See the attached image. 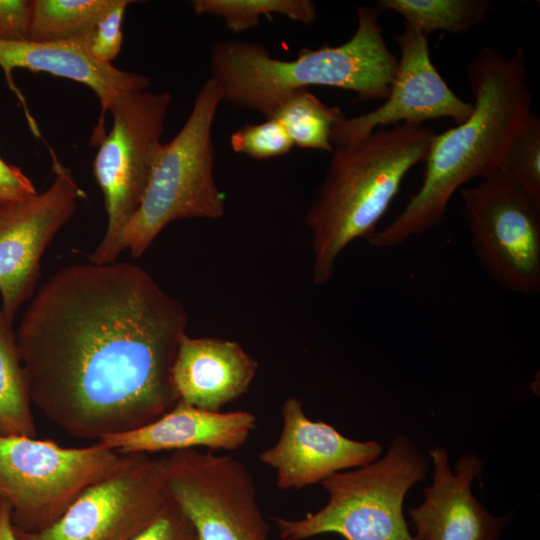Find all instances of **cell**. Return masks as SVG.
Returning <instances> with one entry per match:
<instances>
[{
  "instance_id": "1",
  "label": "cell",
  "mask_w": 540,
  "mask_h": 540,
  "mask_svg": "<svg viewBox=\"0 0 540 540\" xmlns=\"http://www.w3.org/2000/svg\"><path fill=\"white\" fill-rule=\"evenodd\" d=\"M186 324L183 305L138 265L59 269L15 331L31 403L81 439L153 422L179 400L172 367Z\"/></svg>"
},
{
  "instance_id": "2",
  "label": "cell",
  "mask_w": 540,
  "mask_h": 540,
  "mask_svg": "<svg viewBox=\"0 0 540 540\" xmlns=\"http://www.w3.org/2000/svg\"><path fill=\"white\" fill-rule=\"evenodd\" d=\"M526 57L485 46L469 62L466 80L472 112L455 127L434 134L424 159L423 179L403 210L366 239L376 248L402 245L438 226L456 191L498 171L504 150L531 110Z\"/></svg>"
},
{
  "instance_id": "3",
  "label": "cell",
  "mask_w": 540,
  "mask_h": 540,
  "mask_svg": "<svg viewBox=\"0 0 540 540\" xmlns=\"http://www.w3.org/2000/svg\"><path fill=\"white\" fill-rule=\"evenodd\" d=\"M379 14L374 6L358 7L356 30L346 42L302 49L291 60L272 57L256 42L216 41L209 54L210 78L223 101L258 111L266 119L287 97L310 86L352 91L360 101H384L397 57L385 42Z\"/></svg>"
},
{
  "instance_id": "4",
  "label": "cell",
  "mask_w": 540,
  "mask_h": 540,
  "mask_svg": "<svg viewBox=\"0 0 540 540\" xmlns=\"http://www.w3.org/2000/svg\"><path fill=\"white\" fill-rule=\"evenodd\" d=\"M434 134L424 124H399L334 147L305 217L315 285L332 279L350 243L377 229L405 176L424 161Z\"/></svg>"
},
{
  "instance_id": "5",
  "label": "cell",
  "mask_w": 540,
  "mask_h": 540,
  "mask_svg": "<svg viewBox=\"0 0 540 540\" xmlns=\"http://www.w3.org/2000/svg\"><path fill=\"white\" fill-rule=\"evenodd\" d=\"M429 457L396 435L387 453L361 467L338 472L320 484L329 495L316 512L299 519L272 517L281 540L335 533L344 540H417L408 529L403 503L427 475Z\"/></svg>"
},
{
  "instance_id": "6",
  "label": "cell",
  "mask_w": 540,
  "mask_h": 540,
  "mask_svg": "<svg viewBox=\"0 0 540 540\" xmlns=\"http://www.w3.org/2000/svg\"><path fill=\"white\" fill-rule=\"evenodd\" d=\"M223 101L212 78L201 86L183 127L162 143L140 205L122 237L124 250L135 258L150 247L172 221L219 219L224 195L214 178L212 126Z\"/></svg>"
},
{
  "instance_id": "7",
  "label": "cell",
  "mask_w": 540,
  "mask_h": 540,
  "mask_svg": "<svg viewBox=\"0 0 540 540\" xmlns=\"http://www.w3.org/2000/svg\"><path fill=\"white\" fill-rule=\"evenodd\" d=\"M127 456L98 442L65 448L35 437L0 435V501L10 507L15 529L45 530Z\"/></svg>"
},
{
  "instance_id": "8",
  "label": "cell",
  "mask_w": 540,
  "mask_h": 540,
  "mask_svg": "<svg viewBox=\"0 0 540 540\" xmlns=\"http://www.w3.org/2000/svg\"><path fill=\"white\" fill-rule=\"evenodd\" d=\"M171 102L168 92L133 90L111 104V130L99 142L93 174L104 196L107 226L89 262L116 261L124 250L122 237L137 211L162 145L164 121Z\"/></svg>"
},
{
  "instance_id": "9",
  "label": "cell",
  "mask_w": 540,
  "mask_h": 540,
  "mask_svg": "<svg viewBox=\"0 0 540 540\" xmlns=\"http://www.w3.org/2000/svg\"><path fill=\"white\" fill-rule=\"evenodd\" d=\"M474 253L509 292L540 291V204L499 171L459 190Z\"/></svg>"
},
{
  "instance_id": "10",
  "label": "cell",
  "mask_w": 540,
  "mask_h": 540,
  "mask_svg": "<svg viewBox=\"0 0 540 540\" xmlns=\"http://www.w3.org/2000/svg\"><path fill=\"white\" fill-rule=\"evenodd\" d=\"M163 461L169 494L198 540H269L254 478L242 461L199 449L172 451Z\"/></svg>"
},
{
  "instance_id": "11",
  "label": "cell",
  "mask_w": 540,
  "mask_h": 540,
  "mask_svg": "<svg viewBox=\"0 0 540 540\" xmlns=\"http://www.w3.org/2000/svg\"><path fill=\"white\" fill-rule=\"evenodd\" d=\"M169 496L163 456L128 454L119 469L85 490L47 529L13 528L17 540H133Z\"/></svg>"
},
{
  "instance_id": "12",
  "label": "cell",
  "mask_w": 540,
  "mask_h": 540,
  "mask_svg": "<svg viewBox=\"0 0 540 540\" xmlns=\"http://www.w3.org/2000/svg\"><path fill=\"white\" fill-rule=\"evenodd\" d=\"M53 172V182L44 192L0 202V310L10 323L35 292L46 247L84 196L55 155Z\"/></svg>"
},
{
  "instance_id": "13",
  "label": "cell",
  "mask_w": 540,
  "mask_h": 540,
  "mask_svg": "<svg viewBox=\"0 0 540 540\" xmlns=\"http://www.w3.org/2000/svg\"><path fill=\"white\" fill-rule=\"evenodd\" d=\"M394 40L400 56L387 98L374 110L337 121L331 133L334 147L381 128L440 118L460 124L471 114L472 103L458 97L432 63L427 35L405 25Z\"/></svg>"
},
{
  "instance_id": "14",
  "label": "cell",
  "mask_w": 540,
  "mask_h": 540,
  "mask_svg": "<svg viewBox=\"0 0 540 540\" xmlns=\"http://www.w3.org/2000/svg\"><path fill=\"white\" fill-rule=\"evenodd\" d=\"M281 416L277 442L259 455L261 463L274 471L280 490L321 483L338 472L375 461L382 452L377 441L353 440L328 423L309 419L295 397L283 402Z\"/></svg>"
},
{
  "instance_id": "15",
  "label": "cell",
  "mask_w": 540,
  "mask_h": 540,
  "mask_svg": "<svg viewBox=\"0 0 540 540\" xmlns=\"http://www.w3.org/2000/svg\"><path fill=\"white\" fill-rule=\"evenodd\" d=\"M433 466L432 483L424 500L409 510L417 540H499L507 517L491 515L472 493V482L483 470L475 454L458 458L452 471L447 450L428 451Z\"/></svg>"
},
{
  "instance_id": "16",
  "label": "cell",
  "mask_w": 540,
  "mask_h": 540,
  "mask_svg": "<svg viewBox=\"0 0 540 540\" xmlns=\"http://www.w3.org/2000/svg\"><path fill=\"white\" fill-rule=\"evenodd\" d=\"M256 423V416L249 411H210L178 400L153 422L104 437L98 443L123 454L198 448L234 451L247 442Z\"/></svg>"
},
{
  "instance_id": "17",
  "label": "cell",
  "mask_w": 540,
  "mask_h": 540,
  "mask_svg": "<svg viewBox=\"0 0 540 540\" xmlns=\"http://www.w3.org/2000/svg\"><path fill=\"white\" fill-rule=\"evenodd\" d=\"M0 67L7 77L14 69L45 72L88 86L97 95L101 116L92 135V143L105 136L104 118L113 101L121 94L148 88L149 79L141 74L116 68L96 60L73 39L31 41L0 39Z\"/></svg>"
},
{
  "instance_id": "18",
  "label": "cell",
  "mask_w": 540,
  "mask_h": 540,
  "mask_svg": "<svg viewBox=\"0 0 540 540\" xmlns=\"http://www.w3.org/2000/svg\"><path fill=\"white\" fill-rule=\"evenodd\" d=\"M257 370V361L238 342L185 334L174 359L172 380L179 400L221 411L248 391Z\"/></svg>"
},
{
  "instance_id": "19",
  "label": "cell",
  "mask_w": 540,
  "mask_h": 540,
  "mask_svg": "<svg viewBox=\"0 0 540 540\" xmlns=\"http://www.w3.org/2000/svg\"><path fill=\"white\" fill-rule=\"evenodd\" d=\"M379 12L392 11L401 15L406 25L429 36L443 31L461 34L478 26L492 9L488 0H378Z\"/></svg>"
},
{
  "instance_id": "20",
  "label": "cell",
  "mask_w": 540,
  "mask_h": 540,
  "mask_svg": "<svg viewBox=\"0 0 540 540\" xmlns=\"http://www.w3.org/2000/svg\"><path fill=\"white\" fill-rule=\"evenodd\" d=\"M0 310V435L36 437L15 331Z\"/></svg>"
},
{
  "instance_id": "21",
  "label": "cell",
  "mask_w": 540,
  "mask_h": 540,
  "mask_svg": "<svg viewBox=\"0 0 540 540\" xmlns=\"http://www.w3.org/2000/svg\"><path fill=\"white\" fill-rule=\"evenodd\" d=\"M116 0H32L28 40L66 41L85 34Z\"/></svg>"
},
{
  "instance_id": "22",
  "label": "cell",
  "mask_w": 540,
  "mask_h": 540,
  "mask_svg": "<svg viewBox=\"0 0 540 540\" xmlns=\"http://www.w3.org/2000/svg\"><path fill=\"white\" fill-rule=\"evenodd\" d=\"M343 116L338 107L326 105L308 89H303L287 97L271 118L281 123L293 145L331 153L334 149L332 128Z\"/></svg>"
},
{
  "instance_id": "23",
  "label": "cell",
  "mask_w": 540,
  "mask_h": 540,
  "mask_svg": "<svg viewBox=\"0 0 540 540\" xmlns=\"http://www.w3.org/2000/svg\"><path fill=\"white\" fill-rule=\"evenodd\" d=\"M191 6L196 15L221 17L234 33L256 27L261 17L273 14L305 25L317 18L316 6L310 0H193Z\"/></svg>"
},
{
  "instance_id": "24",
  "label": "cell",
  "mask_w": 540,
  "mask_h": 540,
  "mask_svg": "<svg viewBox=\"0 0 540 540\" xmlns=\"http://www.w3.org/2000/svg\"><path fill=\"white\" fill-rule=\"evenodd\" d=\"M498 171L540 204V118L535 112L508 142Z\"/></svg>"
},
{
  "instance_id": "25",
  "label": "cell",
  "mask_w": 540,
  "mask_h": 540,
  "mask_svg": "<svg viewBox=\"0 0 540 540\" xmlns=\"http://www.w3.org/2000/svg\"><path fill=\"white\" fill-rule=\"evenodd\" d=\"M230 146L236 153L262 160L287 154L294 145L281 123L269 118L233 132Z\"/></svg>"
},
{
  "instance_id": "26",
  "label": "cell",
  "mask_w": 540,
  "mask_h": 540,
  "mask_svg": "<svg viewBox=\"0 0 540 540\" xmlns=\"http://www.w3.org/2000/svg\"><path fill=\"white\" fill-rule=\"evenodd\" d=\"M131 3L133 1L116 0L115 4L85 34L75 40L96 60L111 63L121 50L123 17L126 8Z\"/></svg>"
},
{
  "instance_id": "27",
  "label": "cell",
  "mask_w": 540,
  "mask_h": 540,
  "mask_svg": "<svg viewBox=\"0 0 540 540\" xmlns=\"http://www.w3.org/2000/svg\"><path fill=\"white\" fill-rule=\"evenodd\" d=\"M133 540H198V537L189 518L169 496L155 519Z\"/></svg>"
},
{
  "instance_id": "28",
  "label": "cell",
  "mask_w": 540,
  "mask_h": 540,
  "mask_svg": "<svg viewBox=\"0 0 540 540\" xmlns=\"http://www.w3.org/2000/svg\"><path fill=\"white\" fill-rule=\"evenodd\" d=\"M32 1L0 0V39L28 40Z\"/></svg>"
},
{
  "instance_id": "29",
  "label": "cell",
  "mask_w": 540,
  "mask_h": 540,
  "mask_svg": "<svg viewBox=\"0 0 540 540\" xmlns=\"http://www.w3.org/2000/svg\"><path fill=\"white\" fill-rule=\"evenodd\" d=\"M35 194L30 179L18 167L0 158V202L24 200Z\"/></svg>"
},
{
  "instance_id": "30",
  "label": "cell",
  "mask_w": 540,
  "mask_h": 540,
  "mask_svg": "<svg viewBox=\"0 0 540 540\" xmlns=\"http://www.w3.org/2000/svg\"><path fill=\"white\" fill-rule=\"evenodd\" d=\"M0 540H17L10 507L3 501H0Z\"/></svg>"
}]
</instances>
